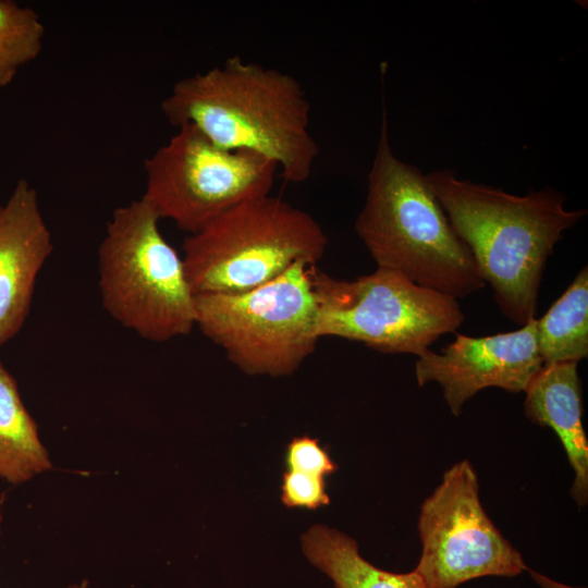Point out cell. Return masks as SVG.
<instances>
[{
  "mask_svg": "<svg viewBox=\"0 0 588 588\" xmlns=\"http://www.w3.org/2000/svg\"><path fill=\"white\" fill-rule=\"evenodd\" d=\"M284 466L286 470L321 477L331 475L338 469L327 448L321 446L318 439L308 436L291 439L285 449Z\"/></svg>",
  "mask_w": 588,
  "mask_h": 588,
  "instance_id": "ac0fdd59",
  "label": "cell"
},
{
  "mask_svg": "<svg viewBox=\"0 0 588 588\" xmlns=\"http://www.w3.org/2000/svg\"><path fill=\"white\" fill-rule=\"evenodd\" d=\"M537 346L543 366L578 363L588 356V268L537 319Z\"/></svg>",
  "mask_w": 588,
  "mask_h": 588,
  "instance_id": "9a60e30c",
  "label": "cell"
},
{
  "mask_svg": "<svg viewBox=\"0 0 588 588\" xmlns=\"http://www.w3.org/2000/svg\"><path fill=\"white\" fill-rule=\"evenodd\" d=\"M542 367L534 318L512 332L479 338L456 334L440 353L429 348L419 356L415 376L419 387L439 383L451 413L458 416L465 402L482 389L524 392Z\"/></svg>",
  "mask_w": 588,
  "mask_h": 588,
  "instance_id": "30bf717a",
  "label": "cell"
},
{
  "mask_svg": "<svg viewBox=\"0 0 588 588\" xmlns=\"http://www.w3.org/2000/svg\"><path fill=\"white\" fill-rule=\"evenodd\" d=\"M310 110L293 75L240 56L177 81L161 101L172 125H191L225 149L261 155L296 184L309 179L319 155Z\"/></svg>",
  "mask_w": 588,
  "mask_h": 588,
  "instance_id": "6da1fadb",
  "label": "cell"
},
{
  "mask_svg": "<svg viewBox=\"0 0 588 588\" xmlns=\"http://www.w3.org/2000/svg\"><path fill=\"white\" fill-rule=\"evenodd\" d=\"M328 237L318 221L269 195L244 201L183 243V264L195 295L235 294L261 286L297 262L315 266Z\"/></svg>",
  "mask_w": 588,
  "mask_h": 588,
  "instance_id": "5b68a950",
  "label": "cell"
},
{
  "mask_svg": "<svg viewBox=\"0 0 588 588\" xmlns=\"http://www.w3.org/2000/svg\"><path fill=\"white\" fill-rule=\"evenodd\" d=\"M52 250L37 192L21 179L0 205V346L23 327L38 273Z\"/></svg>",
  "mask_w": 588,
  "mask_h": 588,
  "instance_id": "8fae6325",
  "label": "cell"
},
{
  "mask_svg": "<svg viewBox=\"0 0 588 588\" xmlns=\"http://www.w3.org/2000/svg\"><path fill=\"white\" fill-rule=\"evenodd\" d=\"M311 267L297 262L243 293L195 295L196 327L245 373H293L319 340Z\"/></svg>",
  "mask_w": 588,
  "mask_h": 588,
  "instance_id": "52a82bcc",
  "label": "cell"
},
{
  "mask_svg": "<svg viewBox=\"0 0 588 588\" xmlns=\"http://www.w3.org/2000/svg\"><path fill=\"white\" fill-rule=\"evenodd\" d=\"M277 171L270 159L222 148L185 125L145 160L142 197L159 219L193 234L231 208L269 195Z\"/></svg>",
  "mask_w": 588,
  "mask_h": 588,
  "instance_id": "ba28073f",
  "label": "cell"
},
{
  "mask_svg": "<svg viewBox=\"0 0 588 588\" xmlns=\"http://www.w3.org/2000/svg\"><path fill=\"white\" fill-rule=\"evenodd\" d=\"M355 231L378 268L420 286L457 299L486 285L425 175L393 152L385 111Z\"/></svg>",
  "mask_w": 588,
  "mask_h": 588,
  "instance_id": "3957f363",
  "label": "cell"
},
{
  "mask_svg": "<svg viewBox=\"0 0 588 588\" xmlns=\"http://www.w3.org/2000/svg\"><path fill=\"white\" fill-rule=\"evenodd\" d=\"M577 365L571 362L543 366L524 391V412L532 422L555 431L575 474L571 495L579 506H585L588 501V441L581 421Z\"/></svg>",
  "mask_w": 588,
  "mask_h": 588,
  "instance_id": "7c38bea8",
  "label": "cell"
},
{
  "mask_svg": "<svg viewBox=\"0 0 588 588\" xmlns=\"http://www.w3.org/2000/svg\"><path fill=\"white\" fill-rule=\"evenodd\" d=\"M421 556L415 572L425 588H456L483 576L514 577L527 566L482 507L478 477L463 460L449 468L422 502Z\"/></svg>",
  "mask_w": 588,
  "mask_h": 588,
  "instance_id": "9c48e42d",
  "label": "cell"
},
{
  "mask_svg": "<svg viewBox=\"0 0 588 588\" xmlns=\"http://www.w3.org/2000/svg\"><path fill=\"white\" fill-rule=\"evenodd\" d=\"M159 220L143 197L114 209L98 247V286L115 321L160 343L188 334L196 310L183 259Z\"/></svg>",
  "mask_w": 588,
  "mask_h": 588,
  "instance_id": "277c9868",
  "label": "cell"
},
{
  "mask_svg": "<svg viewBox=\"0 0 588 588\" xmlns=\"http://www.w3.org/2000/svg\"><path fill=\"white\" fill-rule=\"evenodd\" d=\"M310 279L319 339L343 338L384 354L419 357L465 319L456 298L420 286L393 270L377 268L346 281L313 266Z\"/></svg>",
  "mask_w": 588,
  "mask_h": 588,
  "instance_id": "8992f818",
  "label": "cell"
},
{
  "mask_svg": "<svg viewBox=\"0 0 588 588\" xmlns=\"http://www.w3.org/2000/svg\"><path fill=\"white\" fill-rule=\"evenodd\" d=\"M281 501L286 507L317 510L330 504L324 477L297 470H284Z\"/></svg>",
  "mask_w": 588,
  "mask_h": 588,
  "instance_id": "e0dca14e",
  "label": "cell"
},
{
  "mask_svg": "<svg viewBox=\"0 0 588 588\" xmlns=\"http://www.w3.org/2000/svg\"><path fill=\"white\" fill-rule=\"evenodd\" d=\"M529 573H530V576L535 579V581L538 585H540L542 588H578V587H571L567 585H563L561 583H556L552 580L551 578L542 574L536 573L534 571H529Z\"/></svg>",
  "mask_w": 588,
  "mask_h": 588,
  "instance_id": "d6986e66",
  "label": "cell"
},
{
  "mask_svg": "<svg viewBox=\"0 0 588 588\" xmlns=\"http://www.w3.org/2000/svg\"><path fill=\"white\" fill-rule=\"evenodd\" d=\"M87 587H88L87 581H84V583H82L79 585H72L69 588H87Z\"/></svg>",
  "mask_w": 588,
  "mask_h": 588,
  "instance_id": "ffe728a7",
  "label": "cell"
},
{
  "mask_svg": "<svg viewBox=\"0 0 588 588\" xmlns=\"http://www.w3.org/2000/svg\"><path fill=\"white\" fill-rule=\"evenodd\" d=\"M51 467L16 381L0 362V477L17 485Z\"/></svg>",
  "mask_w": 588,
  "mask_h": 588,
  "instance_id": "5bb4252c",
  "label": "cell"
},
{
  "mask_svg": "<svg viewBox=\"0 0 588 588\" xmlns=\"http://www.w3.org/2000/svg\"><path fill=\"white\" fill-rule=\"evenodd\" d=\"M306 558L334 583L335 588H425L415 572L392 573L366 561L350 536L315 525L302 537Z\"/></svg>",
  "mask_w": 588,
  "mask_h": 588,
  "instance_id": "4fadbf2b",
  "label": "cell"
},
{
  "mask_svg": "<svg viewBox=\"0 0 588 588\" xmlns=\"http://www.w3.org/2000/svg\"><path fill=\"white\" fill-rule=\"evenodd\" d=\"M45 33L35 10L0 0V88L11 84L19 71L39 56Z\"/></svg>",
  "mask_w": 588,
  "mask_h": 588,
  "instance_id": "2e32d148",
  "label": "cell"
},
{
  "mask_svg": "<svg viewBox=\"0 0 588 588\" xmlns=\"http://www.w3.org/2000/svg\"><path fill=\"white\" fill-rule=\"evenodd\" d=\"M425 177L502 314L525 326L535 318L548 258L586 210H567L565 196L551 188L516 196L449 170Z\"/></svg>",
  "mask_w": 588,
  "mask_h": 588,
  "instance_id": "7a4b0ae2",
  "label": "cell"
}]
</instances>
